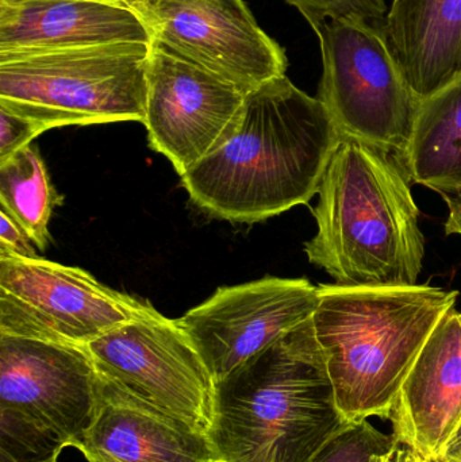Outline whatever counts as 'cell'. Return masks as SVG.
<instances>
[{"instance_id": "cell-11", "label": "cell", "mask_w": 461, "mask_h": 462, "mask_svg": "<svg viewBox=\"0 0 461 462\" xmlns=\"http://www.w3.org/2000/svg\"><path fill=\"white\" fill-rule=\"evenodd\" d=\"M318 303V287L308 279L265 276L218 288L176 322L217 383L313 317Z\"/></svg>"}, {"instance_id": "cell-16", "label": "cell", "mask_w": 461, "mask_h": 462, "mask_svg": "<svg viewBox=\"0 0 461 462\" xmlns=\"http://www.w3.org/2000/svg\"><path fill=\"white\" fill-rule=\"evenodd\" d=\"M382 30L420 102L461 78V0H392Z\"/></svg>"}, {"instance_id": "cell-2", "label": "cell", "mask_w": 461, "mask_h": 462, "mask_svg": "<svg viewBox=\"0 0 461 462\" xmlns=\"http://www.w3.org/2000/svg\"><path fill=\"white\" fill-rule=\"evenodd\" d=\"M410 180L397 154L341 137L313 208L309 261L346 287L416 285L425 236Z\"/></svg>"}, {"instance_id": "cell-29", "label": "cell", "mask_w": 461, "mask_h": 462, "mask_svg": "<svg viewBox=\"0 0 461 462\" xmlns=\"http://www.w3.org/2000/svg\"><path fill=\"white\" fill-rule=\"evenodd\" d=\"M395 452H397V450H395ZM395 452L392 453V455L390 456L389 458H387L386 462H395Z\"/></svg>"}, {"instance_id": "cell-21", "label": "cell", "mask_w": 461, "mask_h": 462, "mask_svg": "<svg viewBox=\"0 0 461 462\" xmlns=\"http://www.w3.org/2000/svg\"><path fill=\"white\" fill-rule=\"evenodd\" d=\"M45 130L32 119L0 107V162L26 148Z\"/></svg>"}, {"instance_id": "cell-19", "label": "cell", "mask_w": 461, "mask_h": 462, "mask_svg": "<svg viewBox=\"0 0 461 462\" xmlns=\"http://www.w3.org/2000/svg\"><path fill=\"white\" fill-rule=\"evenodd\" d=\"M400 445L394 434L382 433L363 420L330 439L310 462H384Z\"/></svg>"}, {"instance_id": "cell-6", "label": "cell", "mask_w": 461, "mask_h": 462, "mask_svg": "<svg viewBox=\"0 0 461 462\" xmlns=\"http://www.w3.org/2000/svg\"><path fill=\"white\" fill-rule=\"evenodd\" d=\"M87 346L0 334V462H57L99 411Z\"/></svg>"}, {"instance_id": "cell-20", "label": "cell", "mask_w": 461, "mask_h": 462, "mask_svg": "<svg viewBox=\"0 0 461 462\" xmlns=\"http://www.w3.org/2000/svg\"><path fill=\"white\" fill-rule=\"evenodd\" d=\"M294 5L314 30L330 21H362L382 24L386 18V0H284Z\"/></svg>"}, {"instance_id": "cell-23", "label": "cell", "mask_w": 461, "mask_h": 462, "mask_svg": "<svg viewBox=\"0 0 461 462\" xmlns=\"http://www.w3.org/2000/svg\"><path fill=\"white\" fill-rule=\"evenodd\" d=\"M441 197L448 206V219L446 222L447 236L459 234L461 236V186L451 191L441 192Z\"/></svg>"}, {"instance_id": "cell-22", "label": "cell", "mask_w": 461, "mask_h": 462, "mask_svg": "<svg viewBox=\"0 0 461 462\" xmlns=\"http://www.w3.org/2000/svg\"><path fill=\"white\" fill-rule=\"evenodd\" d=\"M35 244L21 225L11 218L5 211L0 210V254H13L16 257L40 258Z\"/></svg>"}, {"instance_id": "cell-27", "label": "cell", "mask_w": 461, "mask_h": 462, "mask_svg": "<svg viewBox=\"0 0 461 462\" xmlns=\"http://www.w3.org/2000/svg\"><path fill=\"white\" fill-rule=\"evenodd\" d=\"M218 2L225 3V5H229L233 10L238 11V13L252 14L248 5H246L243 0H218Z\"/></svg>"}, {"instance_id": "cell-13", "label": "cell", "mask_w": 461, "mask_h": 462, "mask_svg": "<svg viewBox=\"0 0 461 462\" xmlns=\"http://www.w3.org/2000/svg\"><path fill=\"white\" fill-rule=\"evenodd\" d=\"M401 445L441 457L461 420V314L441 318L406 376L389 420Z\"/></svg>"}, {"instance_id": "cell-9", "label": "cell", "mask_w": 461, "mask_h": 462, "mask_svg": "<svg viewBox=\"0 0 461 462\" xmlns=\"http://www.w3.org/2000/svg\"><path fill=\"white\" fill-rule=\"evenodd\" d=\"M87 349L100 376L194 430L210 434L217 383L176 319L153 309Z\"/></svg>"}, {"instance_id": "cell-18", "label": "cell", "mask_w": 461, "mask_h": 462, "mask_svg": "<svg viewBox=\"0 0 461 462\" xmlns=\"http://www.w3.org/2000/svg\"><path fill=\"white\" fill-rule=\"evenodd\" d=\"M62 200L34 143L0 162V210L21 225L41 252L48 247L51 213Z\"/></svg>"}, {"instance_id": "cell-5", "label": "cell", "mask_w": 461, "mask_h": 462, "mask_svg": "<svg viewBox=\"0 0 461 462\" xmlns=\"http://www.w3.org/2000/svg\"><path fill=\"white\" fill-rule=\"evenodd\" d=\"M151 43L0 54V107L62 126L145 121Z\"/></svg>"}, {"instance_id": "cell-12", "label": "cell", "mask_w": 461, "mask_h": 462, "mask_svg": "<svg viewBox=\"0 0 461 462\" xmlns=\"http://www.w3.org/2000/svg\"><path fill=\"white\" fill-rule=\"evenodd\" d=\"M146 19L153 40L246 94L286 76V51L252 14L218 0H160Z\"/></svg>"}, {"instance_id": "cell-8", "label": "cell", "mask_w": 461, "mask_h": 462, "mask_svg": "<svg viewBox=\"0 0 461 462\" xmlns=\"http://www.w3.org/2000/svg\"><path fill=\"white\" fill-rule=\"evenodd\" d=\"M153 309L78 266L0 254V334L88 346Z\"/></svg>"}, {"instance_id": "cell-10", "label": "cell", "mask_w": 461, "mask_h": 462, "mask_svg": "<svg viewBox=\"0 0 461 462\" xmlns=\"http://www.w3.org/2000/svg\"><path fill=\"white\" fill-rule=\"evenodd\" d=\"M146 81L149 145L183 176L224 140L246 92L156 40Z\"/></svg>"}, {"instance_id": "cell-25", "label": "cell", "mask_w": 461, "mask_h": 462, "mask_svg": "<svg viewBox=\"0 0 461 462\" xmlns=\"http://www.w3.org/2000/svg\"><path fill=\"white\" fill-rule=\"evenodd\" d=\"M395 462H425V460L411 448L400 445L395 452Z\"/></svg>"}, {"instance_id": "cell-24", "label": "cell", "mask_w": 461, "mask_h": 462, "mask_svg": "<svg viewBox=\"0 0 461 462\" xmlns=\"http://www.w3.org/2000/svg\"><path fill=\"white\" fill-rule=\"evenodd\" d=\"M440 458L443 462H461V420L455 433L449 439Z\"/></svg>"}, {"instance_id": "cell-3", "label": "cell", "mask_w": 461, "mask_h": 462, "mask_svg": "<svg viewBox=\"0 0 461 462\" xmlns=\"http://www.w3.org/2000/svg\"><path fill=\"white\" fill-rule=\"evenodd\" d=\"M348 422L313 317L217 382L219 462H310Z\"/></svg>"}, {"instance_id": "cell-28", "label": "cell", "mask_w": 461, "mask_h": 462, "mask_svg": "<svg viewBox=\"0 0 461 462\" xmlns=\"http://www.w3.org/2000/svg\"><path fill=\"white\" fill-rule=\"evenodd\" d=\"M424 460H425V462H443L438 457V458H428V460H427V458H424Z\"/></svg>"}, {"instance_id": "cell-7", "label": "cell", "mask_w": 461, "mask_h": 462, "mask_svg": "<svg viewBox=\"0 0 461 462\" xmlns=\"http://www.w3.org/2000/svg\"><path fill=\"white\" fill-rule=\"evenodd\" d=\"M322 56L318 100L343 137L402 159L419 113L382 24L330 21L317 27Z\"/></svg>"}, {"instance_id": "cell-17", "label": "cell", "mask_w": 461, "mask_h": 462, "mask_svg": "<svg viewBox=\"0 0 461 462\" xmlns=\"http://www.w3.org/2000/svg\"><path fill=\"white\" fill-rule=\"evenodd\" d=\"M401 162L411 180L438 194L461 186V78L422 100Z\"/></svg>"}, {"instance_id": "cell-15", "label": "cell", "mask_w": 461, "mask_h": 462, "mask_svg": "<svg viewBox=\"0 0 461 462\" xmlns=\"http://www.w3.org/2000/svg\"><path fill=\"white\" fill-rule=\"evenodd\" d=\"M99 376V411L78 449L88 462H219L207 434Z\"/></svg>"}, {"instance_id": "cell-1", "label": "cell", "mask_w": 461, "mask_h": 462, "mask_svg": "<svg viewBox=\"0 0 461 462\" xmlns=\"http://www.w3.org/2000/svg\"><path fill=\"white\" fill-rule=\"evenodd\" d=\"M341 137L318 97L283 76L246 94L229 133L181 184L208 216L256 224L318 194Z\"/></svg>"}, {"instance_id": "cell-4", "label": "cell", "mask_w": 461, "mask_h": 462, "mask_svg": "<svg viewBox=\"0 0 461 462\" xmlns=\"http://www.w3.org/2000/svg\"><path fill=\"white\" fill-rule=\"evenodd\" d=\"M318 291L314 330L341 412L351 423L389 420L411 366L459 292L428 284H321Z\"/></svg>"}, {"instance_id": "cell-30", "label": "cell", "mask_w": 461, "mask_h": 462, "mask_svg": "<svg viewBox=\"0 0 461 462\" xmlns=\"http://www.w3.org/2000/svg\"><path fill=\"white\" fill-rule=\"evenodd\" d=\"M116 2H124V0H116ZM126 5H127V3H126Z\"/></svg>"}, {"instance_id": "cell-14", "label": "cell", "mask_w": 461, "mask_h": 462, "mask_svg": "<svg viewBox=\"0 0 461 462\" xmlns=\"http://www.w3.org/2000/svg\"><path fill=\"white\" fill-rule=\"evenodd\" d=\"M145 16L116 0H0V54L152 43Z\"/></svg>"}, {"instance_id": "cell-26", "label": "cell", "mask_w": 461, "mask_h": 462, "mask_svg": "<svg viewBox=\"0 0 461 462\" xmlns=\"http://www.w3.org/2000/svg\"><path fill=\"white\" fill-rule=\"evenodd\" d=\"M127 5L134 7L135 10L140 11L143 16H148L149 13H151L152 8L160 2V0H124ZM148 21V19H146Z\"/></svg>"}]
</instances>
